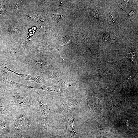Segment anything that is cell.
I'll list each match as a JSON object with an SVG mask.
<instances>
[{"label":"cell","mask_w":138,"mask_h":138,"mask_svg":"<svg viewBox=\"0 0 138 138\" xmlns=\"http://www.w3.org/2000/svg\"><path fill=\"white\" fill-rule=\"evenodd\" d=\"M6 87L13 88H24L28 89L33 90V86L25 85L12 81L8 79L6 85Z\"/></svg>","instance_id":"obj_13"},{"label":"cell","mask_w":138,"mask_h":138,"mask_svg":"<svg viewBox=\"0 0 138 138\" xmlns=\"http://www.w3.org/2000/svg\"><path fill=\"white\" fill-rule=\"evenodd\" d=\"M54 18H60L61 17V16L59 15H57L54 14Z\"/></svg>","instance_id":"obj_19"},{"label":"cell","mask_w":138,"mask_h":138,"mask_svg":"<svg viewBox=\"0 0 138 138\" xmlns=\"http://www.w3.org/2000/svg\"><path fill=\"white\" fill-rule=\"evenodd\" d=\"M33 132L23 131L18 134L9 135L8 138H34Z\"/></svg>","instance_id":"obj_12"},{"label":"cell","mask_w":138,"mask_h":138,"mask_svg":"<svg viewBox=\"0 0 138 138\" xmlns=\"http://www.w3.org/2000/svg\"><path fill=\"white\" fill-rule=\"evenodd\" d=\"M9 125V117L5 118L0 115V131L4 128L8 129Z\"/></svg>","instance_id":"obj_14"},{"label":"cell","mask_w":138,"mask_h":138,"mask_svg":"<svg viewBox=\"0 0 138 138\" xmlns=\"http://www.w3.org/2000/svg\"><path fill=\"white\" fill-rule=\"evenodd\" d=\"M88 138H89V136H88Z\"/></svg>","instance_id":"obj_21"},{"label":"cell","mask_w":138,"mask_h":138,"mask_svg":"<svg viewBox=\"0 0 138 138\" xmlns=\"http://www.w3.org/2000/svg\"><path fill=\"white\" fill-rule=\"evenodd\" d=\"M8 129L0 134V138H8L9 135Z\"/></svg>","instance_id":"obj_15"},{"label":"cell","mask_w":138,"mask_h":138,"mask_svg":"<svg viewBox=\"0 0 138 138\" xmlns=\"http://www.w3.org/2000/svg\"><path fill=\"white\" fill-rule=\"evenodd\" d=\"M2 52H1V50H0V58H2V56L1 55V54L2 53Z\"/></svg>","instance_id":"obj_20"},{"label":"cell","mask_w":138,"mask_h":138,"mask_svg":"<svg viewBox=\"0 0 138 138\" xmlns=\"http://www.w3.org/2000/svg\"><path fill=\"white\" fill-rule=\"evenodd\" d=\"M79 103L76 98L66 99L61 102L60 106V111L66 114L73 112Z\"/></svg>","instance_id":"obj_8"},{"label":"cell","mask_w":138,"mask_h":138,"mask_svg":"<svg viewBox=\"0 0 138 138\" xmlns=\"http://www.w3.org/2000/svg\"><path fill=\"white\" fill-rule=\"evenodd\" d=\"M4 87L5 86L3 83V76L0 70V91H1Z\"/></svg>","instance_id":"obj_17"},{"label":"cell","mask_w":138,"mask_h":138,"mask_svg":"<svg viewBox=\"0 0 138 138\" xmlns=\"http://www.w3.org/2000/svg\"><path fill=\"white\" fill-rule=\"evenodd\" d=\"M0 70L3 76V83L5 87L9 79L7 77V73L10 72L16 74L17 72L9 69L7 66L5 60L2 58H0Z\"/></svg>","instance_id":"obj_10"},{"label":"cell","mask_w":138,"mask_h":138,"mask_svg":"<svg viewBox=\"0 0 138 138\" xmlns=\"http://www.w3.org/2000/svg\"><path fill=\"white\" fill-rule=\"evenodd\" d=\"M44 138H60V137L57 136L51 137L48 134Z\"/></svg>","instance_id":"obj_18"},{"label":"cell","mask_w":138,"mask_h":138,"mask_svg":"<svg viewBox=\"0 0 138 138\" xmlns=\"http://www.w3.org/2000/svg\"><path fill=\"white\" fill-rule=\"evenodd\" d=\"M32 108L23 107L11 112L8 117L9 135H16L23 131L33 132L35 119Z\"/></svg>","instance_id":"obj_1"},{"label":"cell","mask_w":138,"mask_h":138,"mask_svg":"<svg viewBox=\"0 0 138 138\" xmlns=\"http://www.w3.org/2000/svg\"><path fill=\"white\" fill-rule=\"evenodd\" d=\"M33 90H41L47 92L50 95L60 96H65L68 93L66 89L60 87H50L45 86L43 84H39L33 86Z\"/></svg>","instance_id":"obj_6"},{"label":"cell","mask_w":138,"mask_h":138,"mask_svg":"<svg viewBox=\"0 0 138 138\" xmlns=\"http://www.w3.org/2000/svg\"><path fill=\"white\" fill-rule=\"evenodd\" d=\"M16 75L21 80L33 81L40 84H44V80L40 76L34 74H28L17 73Z\"/></svg>","instance_id":"obj_9"},{"label":"cell","mask_w":138,"mask_h":138,"mask_svg":"<svg viewBox=\"0 0 138 138\" xmlns=\"http://www.w3.org/2000/svg\"><path fill=\"white\" fill-rule=\"evenodd\" d=\"M30 70L34 72H41L54 70V67L49 63L40 60H30L26 62Z\"/></svg>","instance_id":"obj_5"},{"label":"cell","mask_w":138,"mask_h":138,"mask_svg":"<svg viewBox=\"0 0 138 138\" xmlns=\"http://www.w3.org/2000/svg\"><path fill=\"white\" fill-rule=\"evenodd\" d=\"M31 92L34 98L38 103L39 108L42 115L43 126L46 133H48V125L52 113L50 109L49 100L42 96L37 91L34 90H32Z\"/></svg>","instance_id":"obj_4"},{"label":"cell","mask_w":138,"mask_h":138,"mask_svg":"<svg viewBox=\"0 0 138 138\" xmlns=\"http://www.w3.org/2000/svg\"><path fill=\"white\" fill-rule=\"evenodd\" d=\"M5 102L10 112L23 107H34V99L31 92L20 93L6 87L2 89Z\"/></svg>","instance_id":"obj_2"},{"label":"cell","mask_w":138,"mask_h":138,"mask_svg":"<svg viewBox=\"0 0 138 138\" xmlns=\"http://www.w3.org/2000/svg\"><path fill=\"white\" fill-rule=\"evenodd\" d=\"M109 16L112 22L114 24L116 25H119V24L117 22V20L114 17L113 15L111 13H110L109 15Z\"/></svg>","instance_id":"obj_16"},{"label":"cell","mask_w":138,"mask_h":138,"mask_svg":"<svg viewBox=\"0 0 138 138\" xmlns=\"http://www.w3.org/2000/svg\"><path fill=\"white\" fill-rule=\"evenodd\" d=\"M76 114L73 112L66 114L60 120L57 126L58 134L67 138H78L73 128Z\"/></svg>","instance_id":"obj_3"},{"label":"cell","mask_w":138,"mask_h":138,"mask_svg":"<svg viewBox=\"0 0 138 138\" xmlns=\"http://www.w3.org/2000/svg\"><path fill=\"white\" fill-rule=\"evenodd\" d=\"M1 93V96L0 97V114L9 117L11 115V113L7 108L2 91Z\"/></svg>","instance_id":"obj_11"},{"label":"cell","mask_w":138,"mask_h":138,"mask_svg":"<svg viewBox=\"0 0 138 138\" xmlns=\"http://www.w3.org/2000/svg\"><path fill=\"white\" fill-rule=\"evenodd\" d=\"M48 77L52 79L60 86L65 87L70 84V80L64 75L53 70L41 72Z\"/></svg>","instance_id":"obj_7"}]
</instances>
